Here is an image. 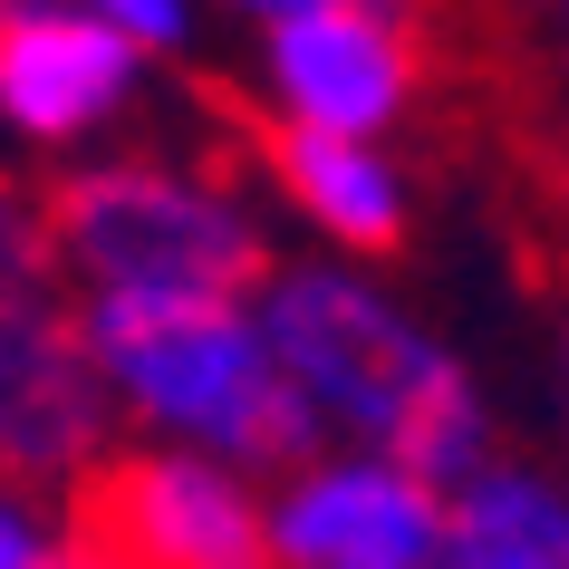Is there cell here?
Segmentation results:
<instances>
[{
	"mask_svg": "<svg viewBox=\"0 0 569 569\" xmlns=\"http://www.w3.org/2000/svg\"><path fill=\"white\" fill-rule=\"evenodd\" d=\"M251 309H261V338L290 377V396L309 406L319 445L338 435L358 453H387V463L425 473L435 492H463L492 463L482 396L377 280H358V270H270Z\"/></svg>",
	"mask_w": 569,
	"mask_h": 569,
	"instance_id": "1",
	"label": "cell"
},
{
	"mask_svg": "<svg viewBox=\"0 0 569 569\" xmlns=\"http://www.w3.org/2000/svg\"><path fill=\"white\" fill-rule=\"evenodd\" d=\"M78 319H88L107 396L154 445L232 463V473H270V463L300 473L319 453V425L290 396L251 300H88Z\"/></svg>",
	"mask_w": 569,
	"mask_h": 569,
	"instance_id": "2",
	"label": "cell"
},
{
	"mask_svg": "<svg viewBox=\"0 0 569 569\" xmlns=\"http://www.w3.org/2000/svg\"><path fill=\"white\" fill-rule=\"evenodd\" d=\"M49 261L78 280V300H251L270 280L251 212L146 154L78 164L49 193Z\"/></svg>",
	"mask_w": 569,
	"mask_h": 569,
	"instance_id": "3",
	"label": "cell"
},
{
	"mask_svg": "<svg viewBox=\"0 0 569 569\" xmlns=\"http://www.w3.org/2000/svg\"><path fill=\"white\" fill-rule=\"evenodd\" d=\"M68 540L97 550L107 569H280L270 511L251 502V482L174 445L107 453L68 502Z\"/></svg>",
	"mask_w": 569,
	"mask_h": 569,
	"instance_id": "4",
	"label": "cell"
},
{
	"mask_svg": "<svg viewBox=\"0 0 569 569\" xmlns=\"http://www.w3.org/2000/svg\"><path fill=\"white\" fill-rule=\"evenodd\" d=\"M107 416L117 396L97 377L88 319L39 290H10L0 300V482L10 492H68L107 463Z\"/></svg>",
	"mask_w": 569,
	"mask_h": 569,
	"instance_id": "5",
	"label": "cell"
},
{
	"mask_svg": "<svg viewBox=\"0 0 569 569\" xmlns=\"http://www.w3.org/2000/svg\"><path fill=\"white\" fill-rule=\"evenodd\" d=\"M280 569H445L453 560V492L387 453H319L270 502Z\"/></svg>",
	"mask_w": 569,
	"mask_h": 569,
	"instance_id": "6",
	"label": "cell"
},
{
	"mask_svg": "<svg viewBox=\"0 0 569 569\" xmlns=\"http://www.w3.org/2000/svg\"><path fill=\"white\" fill-rule=\"evenodd\" d=\"M270 97H280V126H309V136H387L416 97V39L387 0H319V10H290L270 20Z\"/></svg>",
	"mask_w": 569,
	"mask_h": 569,
	"instance_id": "7",
	"label": "cell"
},
{
	"mask_svg": "<svg viewBox=\"0 0 569 569\" xmlns=\"http://www.w3.org/2000/svg\"><path fill=\"white\" fill-rule=\"evenodd\" d=\"M146 78V49L117 39L88 0H0V126L30 146H78Z\"/></svg>",
	"mask_w": 569,
	"mask_h": 569,
	"instance_id": "8",
	"label": "cell"
},
{
	"mask_svg": "<svg viewBox=\"0 0 569 569\" xmlns=\"http://www.w3.org/2000/svg\"><path fill=\"white\" fill-rule=\"evenodd\" d=\"M270 174L280 193L348 251H396L406 241V174L367 136H309V126H270Z\"/></svg>",
	"mask_w": 569,
	"mask_h": 569,
	"instance_id": "9",
	"label": "cell"
},
{
	"mask_svg": "<svg viewBox=\"0 0 569 569\" xmlns=\"http://www.w3.org/2000/svg\"><path fill=\"white\" fill-rule=\"evenodd\" d=\"M445 569H569V492L531 463H482L453 492Z\"/></svg>",
	"mask_w": 569,
	"mask_h": 569,
	"instance_id": "10",
	"label": "cell"
},
{
	"mask_svg": "<svg viewBox=\"0 0 569 569\" xmlns=\"http://www.w3.org/2000/svg\"><path fill=\"white\" fill-rule=\"evenodd\" d=\"M49 280V203H30L20 183L0 174V300Z\"/></svg>",
	"mask_w": 569,
	"mask_h": 569,
	"instance_id": "11",
	"label": "cell"
},
{
	"mask_svg": "<svg viewBox=\"0 0 569 569\" xmlns=\"http://www.w3.org/2000/svg\"><path fill=\"white\" fill-rule=\"evenodd\" d=\"M0 569H68V531L10 482H0Z\"/></svg>",
	"mask_w": 569,
	"mask_h": 569,
	"instance_id": "12",
	"label": "cell"
},
{
	"mask_svg": "<svg viewBox=\"0 0 569 569\" xmlns=\"http://www.w3.org/2000/svg\"><path fill=\"white\" fill-rule=\"evenodd\" d=\"M88 10L136 49H183V30H193V0H88Z\"/></svg>",
	"mask_w": 569,
	"mask_h": 569,
	"instance_id": "13",
	"label": "cell"
},
{
	"mask_svg": "<svg viewBox=\"0 0 569 569\" xmlns=\"http://www.w3.org/2000/svg\"><path fill=\"white\" fill-rule=\"evenodd\" d=\"M232 10H261V20H290V10H319V0H232Z\"/></svg>",
	"mask_w": 569,
	"mask_h": 569,
	"instance_id": "14",
	"label": "cell"
},
{
	"mask_svg": "<svg viewBox=\"0 0 569 569\" xmlns=\"http://www.w3.org/2000/svg\"><path fill=\"white\" fill-rule=\"evenodd\" d=\"M560 10H569V0H560Z\"/></svg>",
	"mask_w": 569,
	"mask_h": 569,
	"instance_id": "15",
	"label": "cell"
}]
</instances>
